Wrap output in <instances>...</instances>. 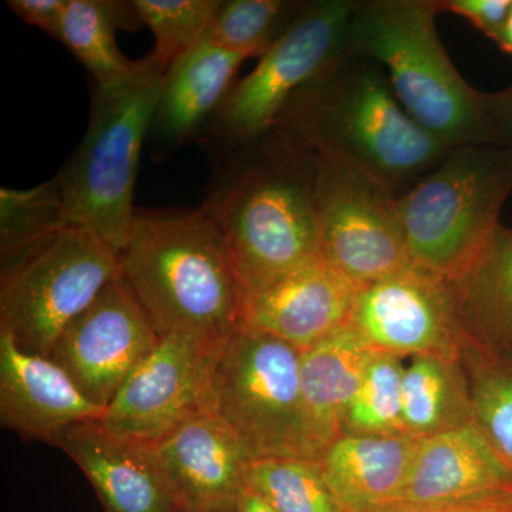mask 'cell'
Returning <instances> with one entry per match:
<instances>
[{
	"instance_id": "20",
	"label": "cell",
	"mask_w": 512,
	"mask_h": 512,
	"mask_svg": "<svg viewBox=\"0 0 512 512\" xmlns=\"http://www.w3.org/2000/svg\"><path fill=\"white\" fill-rule=\"evenodd\" d=\"M375 353L349 325L303 350L301 384L309 460L319 461L342 433L349 404Z\"/></svg>"
},
{
	"instance_id": "1",
	"label": "cell",
	"mask_w": 512,
	"mask_h": 512,
	"mask_svg": "<svg viewBox=\"0 0 512 512\" xmlns=\"http://www.w3.org/2000/svg\"><path fill=\"white\" fill-rule=\"evenodd\" d=\"M315 156L275 128L217 157L201 210L220 232L242 296L320 256Z\"/></svg>"
},
{
	"instance_id": "33",
	"label": "cell",
	"mask_w": 512,
	"mask_h": 512,
	"mask_svg": "<svg viewBox=\"0 0 512 512\" xmlns=\"http://www.w3.org/2000/svg\"><path fill=\"white\" fill-rule=\"evenodd\" d=\"M69 0H8V6L26 25L56 39Z\"/></svg>"
},
{
	"instance_id": "18",
	"label": "cell",
	"mask_w": 512,
	"mask_h": 512,
	"mask_svg": "<svg viewBox=\"0 0 512 512\" xmlns=\"http://www.w3.org/2000/svg\"><path fill=\"white\" fill-rule=\"evenodd\" d=\"M245 60L248 57L205 35L167 70L148 134L156 156L167 157L195 138L200 140L237 83Z\"/></svg>"
},
{
	"instance_id": "22",
	"label": "cell",
	"mask_w": 512,
	"mask_h": 512,
	"mask_svg": "<svg viewBox=\"0 0 512 512\" xmlns=\"http://www.w3.org/2000/svg\"><path fill=\"white\" fill-rule=\"evenodd\" d=\"M448 284L471 340L512 360V229L500 225L476 261Z\"/></svg>"
},
{
	"instance_id": "27",
	"label": "cell",
	"mask_w": 512,
	"mask_h": 512,
	"mask_svg": "<svg viewBox=\"0 0 512 512\" xmlns=\"http://www.w3.org/2000/svg\"><path fill=\"white\" fill-rule=\"evenodd\" d=\"M406 357L376 352L343 419L340 434H404L402 379Z\"/></svg>"
},
{
	"instance_id": "15",
	"label": "cell",
	"mask_w": 512,
	"mask_h": 512,
	"mask_svg": "<svg viewBox=\"0 0 512 512\" xmlns=\"http://www.w3.org/2000/svg\"><path fill=\"white\" fill-rule=\"evenodd\" d=\"M151 446L177 510L237 512L252 458L220 414L198 417Z\"/></svg>"
},
{
	"instance_id": "21",
	"label": "cell",
	"mask_w": 512,
	"mask_h": 512,
	"mask_svg": "<svg viewBox=\"0 0 512 512\" xmlns=\"http://www.w3.org/2000/svg\"><path fill=\"white\" fill-rule=\"evenodd\" d=\"M417 444L403 434H340L318 463L343 510L365 512L396 500Z\"/></svg>"
},
{
	"instance_id": "32",
	"label": "cell",
	"mask_w": 512,
	"mask_h": 512,
	"mask_svg": "<svg viewBox=\"0 0 512 512\" xmlns=\"http://www.w3.org/2000/svg\"><path fill=\"white\" fill-rule=\"evenodd\" d=\"M365 512H512V491L453 503H392Z\"/></svg>"
},
{
	"instance_id": "36",
	"label": "cell",
	"mask_w": 512,
	"mask_h": 512,
	"mask_svg": "<svg viewBox=\"0 0 512 512\" xmlns=\"http://www.w3.org/2000/svg\"><path fill=\"white\" fill-rule=\"evenodd\" d=\"M491 40H493L501 52L512 57V9L508 18L505 19L504 25L501 26V29L495 33Z\"/></svg>"
},
{
	"instance_id": "2",
	"label": "cell",
	"mask_w": 512,
	"mask_h": 512,
	"mask_svg": "<svg viewBox=\"0 0 512 512\" xmlns=\"http://www.w3.org/2000/svg\"><path fill=\"white\" fill-rule=\"evenodd\" d=\"M275 130L315 157L365 171L402 195L451 147L409 116L379 64L343 56L298 90Z\"/></svg>"
},
{
	"instance_id": "28",
	"label": "cell",
	"mask_w": 512,
	"mask_h": 512,
	"mask_svg": "<svg viewBox=\"0 0 512 512\" xmlns=\"http://www.w3.org/2000/svg\"><path fill=\"white\" fill-rule=\"evenodd\" d=\"M222 0H133L140 25L153 33L150 56L167 70L207 35Z\"/></svg>"
},
{
	"instance_id": "30",
	"label": "cell",
	"mask_w": 512,
	"mask_h": 512,
	"mask_svg": "<svg viewBox=\"0 0 512 512\" xmlns=\"http://www.w3.org/2000/svg\"><path fill=\"white\" fill-rule=\"evenodd\" d=\"M471 392L474 421L512 476V360L488 352Z\"/></svg>"
},
{
	"instance_id": "13",
	"label": "cell",
	"mask_w": 512,
	"mask_h": 512,
	"mask_svg": "<svg viewBox=\"0 0 512 512\" xmlns=\"http://www.w3.org/2000/svg\"><path fill=\"white\" fill-rule=\"evenodd\" d=\"M161 338L119 274L60 333L47 357L90 402L107 409Z\"/></svg>"
},
{
	"instance_id": "19",
	"label": "cell",
	"mask_w": 512,
	"mask_h": 512,
	"mask_svg": "<svg viewBox=\"0 0 512 512\" xmlns=\"http://www.w3.org/2000/svg\"><path fill=\"white\" fill-rule=\"evenodd\" d=\"M504 491H512L511 473L473 420L419 440L393 503H453Z\"/></svg>"
},
{
	"instance_id": "6",
	"label": "cell",
	"mask_w": 512,
	"mask_h": 512,
	"mask_svg": "<svg viewBox=\"0 0 512 512\" xmlns=\"http://www.w3.org/2000/svg\"><path fill=\"white\" fill-rule=\"evenodd\" d=\"M511 194V150L495 144L451 148L397 200L412 264L456 279L493 238Z\"/></svg>"
},
{
	"instance_id": "31",
	"label": "cell",
	"mask_w": 512,
	"mask_h": 512,
	"mask_svg": "<svg viewBox=\"0 0 512 512\" xmlns=\"http://www.w3.org/2000/svg\"><path fill=\"white\" fill-rule=\"evenodd\" d=\"M439 8L466 19L491 40L510 15L512 0H439Z\"/></svg>"
},
{
	"instance_id": "10",
	"label": "cell",
	"mask_w": 512,
	"mask_h": 512,
	"mask_svg": "<svg viewBox=\"0 0 512 512\" xmlns=\"http://www.w3.org/2000/svg\"><path fill=\"white\" fill-rule=\"evenodd\" d=\"M399 195L352 165L315 157L313 202L320 256L356 288L413 265Z\"/></svg>"
},
{
	"instance_id": "34",
	"label": "cell",
	"mask_w": 512,
	"mask_h": 512,
	"mask_svg": "<svg viewBox=\"0 0 512 512\" xmlns=\"http://www.w3.org/2000/svg\"><path fill=\"white\" fill-rule=\"evenodd\" d=\"M490 144L512 151V86L497 93H485Z\"/></svg>"
},
{
	"instance_id": "12",
	"label": "cell",
	"mask_w": 512,
	"mask_h": 512,
	"mask_svg": "<svg viewBox=\"0 0 512 512\" xmlns=\"http://www.w3.org/2000/svg\"><path fill=\"white\" fill-rule=\"evenodd\" d=\"M348 325L375 352L456 360L468 336L447 279L407 266L357 289Z\"/></svg>"
},
{
	"instance_id": "7",
	"label": "cell",
	"mask_w": 512,
	"mask_h": 512,
	"mask_svg": "<svg viewBox=\"0 0 512 512\" xmlns=\"http://www.w3.org/2000/svg\"><path fill=\"white\" fill-rule=\"evenodd\" d=\"M119 274L116 249L92 229L63 225L2 258L0 328L23 350L47 357L60 333Z\"/></svg>"
},
{
	"instance_id": "16",
	"label": "cell",
	"mask_w": 512,
	"mask_h": 512,
	"mask_svg": "<svg viewBox=\"0 0 512 512\" xmlns=\"http://www.w3.org/2000/svg\"><path fill=\"white\" fill-rule=\"evenodd\" d=\"M72 377L49 357L20 348L0 328V423L28 440L56 446L66 431L103 419Z\"/></svg>"
},
{
	"instance_id": "25",
	"label": "cell",
	"mask_w": 512,
	"mask_h": 512,
	"mask_svg": "<svg viewBox=\"0 0 512 512\" xmlns=\"http://www.w3.org/2000/svg\"><path fill=\"white\" fill-rule=\"evenodd\" d=\"M245 485L276 512H346L326 483L318 461L252 458L245 470Z\"/></svg>"
},
{
	"instance_id": "9",
	"label": "cell",
	"mask_w": 512,
	"mask_h": 512,
	"mask_svg": "<svg viewBox=\"0 0 512 512\" xmlns=\"http://www.w3.org/2000/svg\"><path fill=\"white\" fill-rule=\"evenodd\" d=\"M302 352L269 333L239 328L215 367L217 413L251 458L308 457Z\"/></svg>"
},
{
	"instance_id": "8",
	"label": "cell",
	"mask_w": 512,
	"mask_h": 512,
	"mask_svg": "<svg viewBox=\"0 0 512 512\" xmlns=\"http://www.w3.org/2000/svg\"><path fill=\"white\" fill-rule=\"evenodd\" d=\"M355 2H305L291 28L237 80L201 134L215 158L274 130L293 94L345 56Z\"/></svg>"
},
{
	"instance_id": "4",
	"label": "cell",
	"mask_w": 512,
	"mask_h": 512,
	"mask_svg": "<svg viewBox=\"0 0 512 512\" xmlns=\"http://www.w3.org/2000/svg\"><path fill=\"white\" fill-rule=\"evenodd\" d=\"M439 13V0H356L345 56L379 64L403 109L448 147L490 144L485 93L448 56Z\"/></svg>"
},
{
	"instance_id": "23",
	"label": "cell",
	"mask_w": 512,
	"mask_h": 512,
	"mask_svg": "<svg viewBox=\"0 0 512 512\" xmlns=\"http://www.w3.org/2000/svg\"><path fill=\"white\" fill-rule=\"evenodd\" d=\"M140 25L130 2L69 0L56 39L92 74L96 86L131 76L140 60H130L116 43V30Z\"/></svg>"
},
{
	"instance_id": "37",
	"label": "cell",
	"mask_w": 512,
	"mask_h": 512,
	"mask_svg": "<svg viewBox=\"0 0 512 512\" xmlns=\"http://www.w3.org/2000/svg\"><path fill=\"white\" fill-rule=\"evenodd\" d=\"M175 512H185V511H181V510H175Z\"/></svg>"
},
{
	"instance_id": "14",
	"label": "cell",
	"mask_w": 512,
	"mask_h": 512,
	"mask_svg": "<svg viewBox=\"0 0 512 512\" xmlns=\"http://www.w3.org/2000/svg\"><path fill=\"white\" fill-rule=\"evenodd\" d=\"M357 289L322 258L242 296L241 328L303 350L348 325Z\"/></svg>"
},
{
	"instance_id": "17",
	"label": "cell",
	"mask_w": 512,
	"mask_h": 512,
	"mask_svg": "<svg viewBox=\"0 0 512 512\" xmlns=\"http://www.w3.org/2000/svg\"><path fill=\"white\" fill-rule=\"evenodd\" d=\"M56 447L89 478L104 512L177 510L151 444L119 436L94 420L66 431Z\"/></svg>"
},
{
	"instance_id": "26",
	"label": "cell",
	"mask_w": 512,
	"mask_h": 512,
	"mask_svg": "<svg viewBox=\"0 0 512 512\" xmlns=\"http://www.w3.org/2000/svg\"><path fill=\"white\" fill-rule=\"evenodd\" d=\"M303 6L298 0H222L207 36L224 49L259 59L291 28Z\"/></svg>"
},
{
	"instance_id": "3",
	"label": "cell",
	"mask_w": 512,
	"mask_h": 512,
	"mask_svg": "<svg viewBox=\"0 0 512 512\" xmlns=\"http://www.w3.org/2000/svg\"><path fill=\"white\" fill-rule=\"evenodd\" d=\"M121 278L161 336L222 348L241 328L242 289L220 232L201 208H136Z\"/></svg>"
},
{
	"instance_id": "35",
	"label": "cell",
	"mask_w": 512,
	"mask_h": 512,
	"mask_svg": "<svg viewBox=\"0 0 512 512\" xmlns=\"http://www.w3.org/2000/svg\"><path fill=\"white\" fill-rule=\"evenodd\" d=\"M237 512H276L271 505L266 504L258 494L245 485L239 495Z\"/></svg>"
},
{
	"instance_id": "24",
	"label": "cell",
	"mask_w": 512,
	"mask_h": 512,
	"mask_svg": "<svg viewBox=\"0 0 512 512\" xmlns=\"http://www.w3.org/2000/svg\"><path fill=\"white\" fill-rule=\"evenodd\" d=\"M404 434L421 440L474 420L471 394L464 390L456 360L420 355L404 362Z\"/></svg>"
},
{
	"instance_id": "29",
	"label": "cell",
	"mask_w": 512,
	"mask_h": 512,
	"mask_svg": "<svg viewBox=\"0 0 512 512\" xmlns=\"http://www.w3.org/2000/svg\"><path fill=\"white\" fill-rule=\"evenodd\" d=\"M64 221L57 177L36 187L0 188V256L5 258L56 231Z\"/></svg>"
},
{
	"instance_id": "11",
	"label": "cell",
	"mask_w": 512,
	"mask_h": 512,
	"mask_svg": "<svg viewBox=\"0 0 512 512\" xmlns=\"http://www.w3.org/2000/svg\"><path fill=\"white\" fill-rule=\"evenodd\" d=\"M222 348L177 333L163 336L120 387L101 424L127 439L157 444L217 413L214 380Z\"/></svg>"
},
{
	"instance_id": "5",
	"label": "cell",
	"mask_w": 512,
	"mask_h": 512,
	"mask_svg": "<svg viewBox=\"0 0 512 512\" xmlns=\"http://www.w3.org/2000/svg\"><path fill=\"white\" fill-rule=\"evenodd\" d=\"M165 72L153 57L110 86H93L89 126L59 174L64 221L92 229L116 249L126 244L136 208L138 165L150 134Z\"/></svg>"
}]
</instances>
